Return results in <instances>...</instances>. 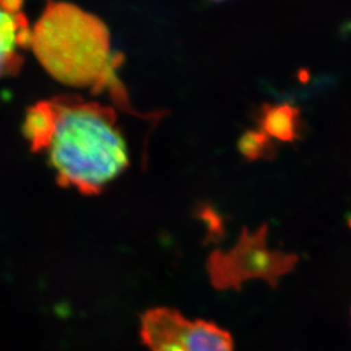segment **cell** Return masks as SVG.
<instances>
[{
	"label": "cell",
	"instance_id": "4",
	"mask_svg": "<svg viewBox=\"0 0 351 351\" xmlns=\"http://www.w3.org/2000/svg\"><path fill=\"white\" fill-rule=\"evenodd\" d=\"M239 280L263 278L276 287L280 277L290 274L300 262L295 254L271 251L267 247V226L256 233H245L236 251Z\"/></svg>",
	"mask_w": 351,
	"mask_h": 351
},
{
	"label": "cell",
	"instance_id": "6",
	"mask_svg": "<svg viewBox=\"0 0 351 351\" xmlns=\"http://www.w3.org/2000/svg\"><path fill=\"white\" fill-rule=\"evenodd\" d=\"M53 129V107L51 101H38L27 110L24 136L34 152H45Z\"/></svg>",
	"mask_w": 351,
	"mask_h": 351
},
{
	"label": "cell",
	"instance_id": "1",
	"mask_svg": "<svg viewBox=\"0 0 351 351\" xmlns=\"http://www.w3.org/2000/svg\"><path fill=\"white\" fill-rule=\"evenodd\" d=\"M53 129L45 152L62 188L97 195L129 165L125 138L110 106L77 95L51 99Z\"/></svg>",
	"mask_w": 351,
	"mask_h": 351
},
{
	"label": "cell",
	"instance_id": "2",
	"mask_svg": "<svg viewBox=\"0 0 351 351\" xmlns=\"http://www.w3.org/2000/svg\"><path fill=\"white\" fill-rule=\"evenodd\" d=\"M30 47L59 82L93 93L108 90L121 107H128L110 30L95 14L66 1H49L32 30Z\"/></svg>",
	"mask_w": 351,
	"mask_h": 351
},
{
	"label": "cell",
	"instance_id": "7",
	"mask_svg": "<svg viewBox=\"0 0 351 351\" xmlns=\"http://www.w3.org/2000/svg\"><path fill=\"white\" fill-rule=\"evenodd\" d=\"M262 125L274 138L291 142L298 138L301 130V112L288 104L264 108Z\"/></svg>",
	"mask_w": 351,
	"mask_h": 351
},
{
	"label": "cell",
	"instance_id": "8",
	"mask_svg": "<svg viewBox=\"0 0 351 351\" xmlns=\"http://www.w3.org/2000/svg\"><path fill=\"white\" fill-rule=\"evenodd\" d=\"M215 1H221V0H215Z\"/></svg>",
	"mask_w": 351,
	"mask_h": 351
},
{
	"label": "cell",
	"instance_id": "3",
	"mask_svg": "<svg viewBox=\"0 0 351 351\" xmlns=\"http://www.w3.org/2000/svg\"><path fill=\"white\" fill-rule=\"evenodd\" d=\"M139 335L150 351H234L232 335L207 320H190L171 307L141 315Z\"/></svg>",
	"mask_w": 351,
	"mask_h": 351
},
{
	"label": "cell",
	"instance_id": "5",
	"mask_svg": "<svg viewBox=\"0 0 351 351\" xmlns=\"http://www.w3.org/2000/svg\"><path fill=\"white\" fill-rule=\"evenodd\" d=\"M30 40L24 0H0V78L20 72L23 51L30 46Z\"/></svg>",
	"mask_w": 351,
	"mask_h": 351
}]
</instances>
